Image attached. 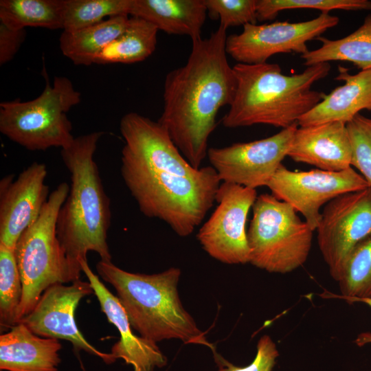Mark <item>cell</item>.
<instances>
[{
  "instance_id": "cell-1",
  "label": "cell",
  "mask_w": 371,
  "mask_h": 371,
  "mask_svg": "<svg viewBox=\"0 0 371 371\" xmlns=\"http://www.w3.org/2000/svg\"><path fill=\"white\" fill-rule=\"evenodd\" d=\"M227 29L219 25L205 38L192 41L186 63L166 76L158 122L195 169L207 155L208 139L219 110L233 101L236 79L225 50Z\"/></svg>"
},
{
  "instance_id": "cell-2",
  "label": "cell",
  "mask_w": 371,
  "mask_h": 371,
  "mask_svg": "<svg viewBox=\"0 0 371 371\" xmlns=\"http://www.w3.org/2000/svg\"><path fill=\"white\" fill-rule=\"evenodd\" d=\"M102 131L75 137L61 149V158L70 173L68 195L56 221V233L69 263L80 276V261L97 253L101 260L111 261L107 243L111 225L110 200L106 194L93 155Z\"/></svg>"
},
{
  "instance_id": "cell-3",
  "label": "cell",
  "mask_w": 371,
  "mask_h": 371,
  "mask_svg": "<svg viewBox=\"0 0 371 371\" xmlns=\"http://www.w3.org/2000/svg\"><path fill=\"white\" fill-rule=\"evenodd\" d=\"M330 69L329 63H323L285 75L276 63L236 64V92L223 125L229 128L255 124L282 129L291 126L322 100L325 93L311 87Z\"/></svg>"
},
{
  "instance_id": "cell-4",
  "label": "cell",
  "mask_w": 371,
  "mask_h": 371,
  "mask_svg": "<svg viewBox=\"0 0 371 371\" xmlns=\"http://www.w3.org/2000/svg\"><path fill=\"white\" fill-rule=\"evenodd\" d=\"M96 269L115 289L132 328L141 337L155 343L175 339L215 349L181 304L177 291L180 269L155 274L131 273L112 261L100 260Z\"/></svg>"
},
{
  "instance_id": "cell-5",
  "label": "cell",
  "mask_w": 371,
  "mask_h": 371,
  "mask_svg": "<svg viewBox=\"0 0 371 371\" xmlns=\"http://www.w3.org/2000/svg\"><path fill=\"white\" fill-rule=\"evenodd\" d=\"M121 175L141 212L179 236L190 235L215 201L221 180L210 166L186 177L121 157Z\"/></svg>"
},
{
  "instance_id": "cell-6",
  "label": "cell",
  "mask_w": 371,
  "mask_h": 371,
  "mask_svg": "<svg viewBox=\"0 0 371 371\" xmlns=\"http://www.w3.org/2000/svg\"><path fill=\"white\" fill-rule=\"evenodd\" d=\"M69 191L67 183H60L49 194L38 218L23 232L16 244L14 253L23 284L16 324L33 311L49 286L80 279L56 233L57 216Z\"/></svg>"
},
{
  "instance_id": "cell-7",
  "label": "cell",
  "mask_w": 371,
  "mask_h": 371,
  "mask_svg": "<svg viewBox=\"0 0 371 371\" xmlns=\"http://www.w3.org/2000/svg\"><path fill=\"white\" fill-rule=\"evenodd\" d=\"M43 74L45 88L36 98L0 103L1 133L29 150L65 148L75 138L67 113L80 102V93L66 77H55L51 85L45 69Z\"/></svg>"
},
{
  "instance_id": "cell-8",
  "label": "cell",
  "mask_w": 371,
  "mask_h": 371,
  "mask_svg": "<svg viewBox=\"0 0 371 371\" xmlns=\"http://www.w3.org/2000/svg\"><path fill=\"white\" fill-rule=\"evenodd\" d=\"M247 230L249 263L270 273H286L306 261L313 230L295 209L271 194L257 196Z\"/></svg>"
},
{
  "instance_id": "cell-9",
  "label": "cell",
  "mask_w": 371,
  "mask_h": 371,
  "mask_svg": "<svg viewBox=\"0 0 371 371\" xmlns=\"http://www.w3.org/2000/svg\"><path fill=\"white\" fill-rule=\"evenodd\" d=\"M316 230L320 252L330 276L338 282L354 250L371 239V187L329 201Z\"/></svg>"
},
{
  "instance_id": "cell-10",
  "label": "cell",
  "mask_w": 371,
  "mask_h": 371,
  "mask_svg": "<svg viewBox=\"0 0 371 371\" xmlns=\"http://www.w3.org/2000/svg\"><path fill=\"white\" fill-rule=\"evenodd\" d=\"M339 22V17L321 12L316 18L302 22L247 24L241 33L227 36L226 53L238 63L243 64L267 63L277 54L302 55L309 50L307 42L320 37Z\"/></svg>"
},
{
  "instance_id": "cell-11",
  "label": "cell",
  "mask_w": 371,
  "mask_h": 371,
  "mask_svg": "<svg viewBox=\"0 0 371 371\" xmlns=\"http://www.w3.org/2000/svg\"><path fill=\"white\" fill-rule=\"evenodd\" d=\"M257 196L255 189L220 184L215 196L218 205L196 235L212 258L229 265L249 262L246 222Z\"/></svg>"
},
{
  "instance_id": "cell-12",
  "label": "cell",
  "mask_w": 371,
  "mask_h": 371,
  "mask_svg": "<svg viewBox=\"0 0 371 371\" xmlns=\"http://www.w3.org/2000/svg\"><path fill=\"white\" fill-rule=\"evenodd\" d=\"M267 187L276 199L300 212L314 231L319 223L324 205L342 194L369 186L352 167L339 172L317 168L298 172L290 170L282 164Z\"/></svg>"
},
{
  "instance_id": "cell-13",
  "label": "cell",
  "mask_w": 371,
  "mask_h": 371,
  "mask_svg": "<svg viewBox=\"0 0 371 371\" xmlns=\"http://www.w3.org/2000/svg\"><path fill=\"white\" fill-rule=\"evenodd\" d=\"M297 127L296 123L267 138L210 148L207 157L223 182L255 190L267 186L287 156Z\"/></svg>"
},
{
  "instance_id": "cell-14",
  "label": "cell",
  "mask_w": 371,
  "mask_h": 371,
  "mask_svg": "<svg viewBox=\"0 0 371 371\" xmlns=\"http://www.w3.org/2000/svg\"><path fill=\"white\" fill-rule=\"evenodd\" d=\"M92 293L94 291L90 283L80 279L70 285L54 284L43 292L33 311L17 324H24L38 336L69 341L76 350H85L106 363H112L116 360L113 355L100 351L89 344L75 321L79 302Z\"/></svg>"
},
{
  "instance_id": "cell-15",
  "label": "cell",
  "mask_w": 371,
  "mask_h": 371,
  "mask_svg": "<svg viewBox=\"0 0 371 371\" xmlns=\"http://www.w3.org/2000/svg\"><path fill=\"white\" fill-rule=\"evenodd\" d=\"M46 166L33 162L14 179L0 181V244L14 249L23 232L38 217L48 200Z\"/></svg>"
},
{
  "instance_id": "cell-16",
  "label": "cell",
  "mask_w": 371,
  "mask_h": 371,
  "mask_svg": "<svg viewBox=\"0 0 371 371\" xmlns=\"http://www.w3.org/2000/svg\"><path fill=\"white\" fill-rule=\"evenodd\" d=\"M80 266L99 301L102 311L120 335L119 341L111 348V353L113 357L132 366L133 371H154L156 368L164 367L167 364V358L157 343L133 333L128 315L117 297L93 272L87 260H82Z\"/></svg>"
},
{
  "instance_id": "cell-17",
  "label": "cell",
  "mask_w": 371,
  "mask_h": 371,
  "mask_svg": "<svg viewBox=\"0 0 371 371\" xmlns=\"http://www.w3.org/2000/svg\"><path fill=\"white\" fill-rule=\"evenodd\" d=\"M351 145L346 124L330 122L296 129L287 156L322 170L351 167Z\"/></svg>"
},
{
  "instance_id": "cell-18",
  "label": "cell",
  "mask_w": 371,
  "mask_h": 371,
  "mask_svg": "<svg viewBox=\"0 0 371 371\" xmlns=\"http://www.w3.org/2000/svg\"><path fill=\"white\" fill-rule=\"evenodd\" d=\"M336 80L344 85L325 94L322 100L298 120V126H309L330 122L348 123L362 110L371 111V69L350 74L338 66Z\"/></svg>"
},
{
  "instance_id": "cell-19",
  "label": "cell",
  "mask_w": 371,
  "mask_h": 371,
  "mask_svg": "<svg viewBox=\"0 0 371 371\" xmlns=\"http://www.w3.org/2000/svg\"><path fill=\"white\" fill-rule=\"evenodd\" d=\"M61 344L38 336L19 323L0 336V369L5 371H58Z\"/></svg>"
},
{
  "instance_id": "cell-20",
  "label": "cell",
  "mask_w": 371,
  "mask_h": 371,
  "mask_svg": "<svg viewBox=\"0 0 371 371\" xmlns=\"http://www.w3.org/2000/svg\"><path fill=\"white\" fill-rule=\"evenodd\" d=\"M207 12L203 0H132L129 14L158 30L188 36L194 41L201 38Z\"/></svg>"
},
{
  "instance_id": "cell-21",
  "label": "cell",
  "mask_w": 371,
  "mask_h": 371,
  "mask_svg": "<svg viewBox=\"0 0 371 371\" xmlns=\"http://www.w3.org/2000/svg\"><path fill=\"white\" fill-rule=\"evenodd\" d=\"M128 19L119 15L77 31H63L59 39L63 54L77 65L93 64L102 49L122 33Z\"/></svg>"
},
{
  "instance_id": "cell-22",
  "label": "cell",
  "mask_w": 371,
  "mask_h": 371,
  "mask_svg": "<svg viewBox=\"0 0 371 371\" xmlns=\"http://www.w3.org/2000/svg\"><path fill=\"white\" fill-rule=\"evenodd\" d=\"M317 40L322 43L320 47L301 55L306 67L347 61L361 70L371 69V14L366 16L358 29L344 38L330 40L320 36Z\"/></svg>"
},
{
  "instance_id": "cell-23",
  "label": "cell",
  "mask_w": 371,
  "mask_h": 371,
  "mask_svg": "<svg viewBox=\"0 0 371 371\" xmlns=\"http://www.w3.org/2000/svg\"><path fill=\"white\" fill-rule=\"evenodd\" d=\"M158 29L139 17H129L122 33L96 57L95 64H131L143 61L155 50Z\"/></svg>"
},
{
  "instance_id": "cell-24",
  "label": "cell",
  "mask_w": 371,
  "mask_h": 371,
  "mask_svg": "<svg viewBox=\"0 0 371 371\" xmlns=\"http://www.w3.org/2000/svg\"><path fill=\"white\" fill-rule=\"evenodd\" d=\"M64 10L65 0H1L0 23L13 30H63Z\"/></svg>"
},
{
  "instance_id": "cell-25",
  "label": "cell",
  "mask_w": 371,
  "mask_h": 371,
  "mask_svg": "<svg viewBox=\"0 0 371 371\" xmlns=\"http://www.w3.org/2000/svg\"><path fill=\"white\" fill-rule=\"evenodd\" d=\"M132 0H65L63 31L71 32L110 17L129 15Z\"/></svg>"
},
{
  "instance_id": "cell-26",
  "label": "cell",
  "mask_w": 371,
  "mask_h": 371,
  "mask_svg": "<svg viewBox=\"0 0 371 371\" xmlns=\"http://www.w3.org/2000/svg\"><path fill=\"white\" fill-rule=\"evenodd\" d=\"M23 297V284L14 249L0 244V323L1 326L12 327Z\"/></svg>"
},
{
  "instance_id": "cell-27",
  "label": "cell",
  "mask_w": 371,
  "mask_h": 371,
  "mask_svg": "<svg viewBox=\"0 0 371 371\" xmlns=\"http://www.w3.org/2000/svg\"><path fill=\"white\" fill-rule=\"evenodd\" d=\"M339 298L371 297V239L358 246L349 257L337 282Z\"/></svg>"
},
{
  "instance_id": "cell-28",
  "label": "cell",
  "mask_w": 371,
  "mask_h": 371,
  "mask_svg": "<svg viewBox=\"0 0 371 371\" xmlns=\"http://www.w3.org/2000/svg\"><path fill=\"white\" fill-rule=\"evenodd\" d=\"M315 9L321 12L334 10H371L368 0H257V20L263 21L274 19L285 10Z\"/></svg>"
},
{
  "instance_id": "cell-29",
  "label": "cell",
  "mask_w": 371,
  "mask_h": 371,
  "mask_svg": "<svg viewBox=\"0 0 371 371\" xmlns=\"http://www.w3.org/2000/svg\"><path fill=\"white\" fill-rule=\"evenodd\" d=\"M351 145V167L357 168L371 187V118L361 113L346 123Z\"/></svg>"
},
{
  "instance_id": "cell-30",
  "label": "cell",
  "mask_w": 371,
  "mask_h": 371,
  "mask_svg": "<svg viewBox=\"0 0 371 371\" xmlns=\"http://www.w3.org/2000/svg\"><path fill=\"white\" fill-rule=\"evenodd\" d=\"M212 16L220 19L225 29L232 26L256 24L257 0H203Z\"/></svg>"
},
{
  "instance_id": "cell-31",
  "label": "cell",
  "mask_w": 371,
  "mask_h": 371,
  "mask_svg": "<svg viewBox=\"0 0 371 371\" xmlns=\"http://www.w3.org/2000/svg\"><path fill=\"white\" fill-rule=\"evenodd\" d=\"M218 366L216 371H273L279 352L270 336L265 335L258 341L254 360L247 366L234 365L219 355L216 349L212 350Z\"/></svg>"
},
{
  "instance_id": "cell-32",
  "label": "cell",
  "mask_w": 371,
  "mask_h": 371,
  "mask_svg": "<svg viewBox=\"0 0 371 371\" xmlns=\"http://www.w3.org/2000/svg\"><path fill=\"white\" fill-rule=\"evenodd\" d=\"M26 38L25 29L13 30L0 23V65L10 61Z\"/></svg>"
},
{
  "instance_id": "cell-33",
  "label": "cell",
  "mask_w": 371,
  "mask_h": 371,
  "mask_svg": "<svg viewBox=\"0 0 371 371\" xmlns=\"http://www.w3.org/2000/svg\"><path fill=\"white\" fill-rule=\"evenodd\" d=\"M348 302H362L371 307V297L355 298L349 300ZM355 341L358 346H363L371 343V333L366 332L359 334Z\"/></svg>"
}]
</instances>
